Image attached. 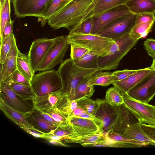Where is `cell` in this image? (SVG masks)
I'll return each instance as SVG.
<instances>
[{
	"label": "cell",
	"mask_w": 155,
	"mask_h": 155,
	"mask_svg": "<svg viewBox=\"0 0 155 155\" xmlns=\"http://www.w3.org/2000/svg\"><path fill=\"white\" fill-rule=\"evenodd\" d=\"M95 0H71L68 1L48 20L54 30L64 28L69 32L76 29L89 14Z\"/></svg>",
	"instance_id": "cell-1"
},
{
	"label": "cell",
	"mask_w": 155,
	"mask_h": 155,
	"mask_svg": "<svg viewBox=\"0 0 155 155\" xmlns=\"http://www.w3.org/2000/svg\"><path fill=\"white\" fill-rule=\"evenodd\" d=\"M104 70L102 68L88 69L81 68L71 58L63 61L57 71L62 81L63 94L73 100L75 89L82 81L98 71Z\"/></svg>",
	"instance_id": "cell-2"
},
{
	"label": "cell",
	"mask_w": 155,
	"mask_h": 155,
	"mask_svg": "<svg viewBox=\"0 0 155 155\" xmlns=\"http://www.w3.org/2000/svg\"><path fill=\"white\" fill-rule=\"evenodd\" d=\"M138 41L133 38L129 33L113 40L98 57V68L106 71L116 69L121 60Z\"/></svg>",
	"instance_id": "cell-3"
},
{
	"label": "cell",
	"mask_w": 155,
	"mask_h": 155,
	"mask_svg": "<svg viewBox=\"0 0 155 155\" xmlns=\"http://www.w3.org/2000/svg\"><path fill=\"white\" fill-rule=\"evenodd\" d=\"M31 84L34 96H37L60 91L62 87L58 71L53 69L42 71L34 74Z\"/></svg>",
	"instance_id": "cell-4"
},
{
	"label": "cell",
	"mask_w": 155,
	"mask_h": 155,
	"mask_svg": "<svg viewBox=\"0 0 155 155\" xmlns=\"http://www.w3.org/2000/svg\"><path fill=\"white\" fill-rule=\"evenodd\" d=\"M117 90L123 96L124 105L139 122L155 125V106L137 101L130 97L127 93Z\"/></svg>",
	"instance_id": "cell-5"
},
{
	"label": "cell",
	"mask_w": 155,
	"mask_h": 155,
	"mask_svg": "<svg viewBox=\"0 0 155 155\" xmlns=\"http://www.w3.org/2000/svg\"><path fill=\"white\" fill-rule=\"evenodd\" d=\"M137 15L131 13L122 16L97 35L114 40L129 34L134 25Z\"/></svg>",
	"instance_id": "cell-6"
},
{
	"label": "cell",
	"mask_w": 155,
	"mask_h": 155,
	"mask_svg": "<svg viewBox=\"0 0 155 155\" xmlns=\"http://www.w3.org/2000/svg\"><path fill=\"white\" fill-rule=\"evenodd\" d=\"M55 41L39 67L38 71H42L52 69L63 61L69 44L66 36L55 37Z\"/></svg>",
	"instance_id": "cell-7"
},
{
	"label": "cell",
	"mask_w": 155,
	"mask_h": 155,
	"mask_svg": "<svg viewBox=\"0 0 155 155\" xmlns=\"http://www.w3.org/2000/svg\"><path fill=\"white\" fill-rule=\"evenodd\" d=\"M127 93L137 101L148 104L155 95V71L151 70Z\"/></svg>",
	"instance_id": "cell-8"
},
{
	"label": "cell",
	"mask_w": 155,
	"mask_h": 155,
	"mask_svg": "<svg viewBox=\"0 0 155 155\" xmlns=\"http://www.w3.org/2000/svg\"><path fill=\"white\" fill-rule=\"evenodd\" d=\"M49 0H12L14 15L17 18L33 16L41 21L42 14Z\"/></svg>",
	"instance_id": "cell-9"
},
{
	"label": "cell",
	"mask_w": 155,
	"mask_h": 155,
	"mask_svg": "<svg viewBox=\"0 0 155 155\" xmlns=\"http://www.w3.org/2000/svg\"><path fill=\"white\" fill-rule=\"evenodd\" d=\"M69 44H73L85 47L91 51L104 49L113 40L97 34L70 33L66 36Z\"/></svg>",
	"instance_id": "cell-10"
},
{
	"label": "cell",
	"mask_w": 155,
	"mask_h": 155,
	"mask_svg": "<svg viewBox=\"0 0 155 155\" xmlns=\"http://www.w3.org/2000/svg\"><path fill=\"white\" fill-rule=\"evenodd\" d=\"M98 106L94 115L103 123L102 132L106 134L112 131L116 126L119 117L117 107L113 106L105 100L97 99Z\"/></svg>",
	"instance_id": "cell-11"
},
{
	"label": "cell",
	"mask_w": 155,
	"mask_h": 155,
	"mask_svg": "<svg viewBox=\"0 0 155 155\" xmlns=\"http://www.w3.org/2000/svg\"><path fill=\"white\" fill-rule=\"evenodd\" d=\"M55 40L42 38L37 39L32 42L28 56L33 72L38 71L39 67L47 55Z\"/></svg>",
	"instance_id": "cell-12"
},
{
	"label": "cell",
	"mask_w": 155,
	"mask_h": 155,
	"mask_svg": "<svg viewBox=\"0 0 155 155\" xmlns=\"http://www.w3.org/2000/svg\"><path fill=\"white\" fill-rule=\"evenodd\" d=\"M130 14L131 13L128 8L125 5H124L93 17L94 26L91 34H97L118 18Z\"/></svg>",
	"instance_id": "cell-13"
},
{
	"label": "cell",
	"mask_w": 155,
	"mask_h": 155,
	"mask_svg": "<svg viewBox=\"0 0 155 155\" xmlns=\"http://www.w3.org/2000/svg\"><path fill=\"white\" fill-rule=\"evenodd\" d=\"M0 98L9 106L23 113H28L34 109L30 108L16 94L6 81L0 82Z\"/></svg>",
	"instance_id": "cell-14"
},
{
	"label": "cell",
	"mask_w": 155,
	"mask_h": 155,
	"mask_svg": "<svg viewBox=\"0 0 155 155\" xmlns=\"http://www.w3.org/2000/svg\"><path fill=\"white\" fill-rule=\"evenodd\" d=\"M0 109L9 119L23 130L28 128L40 131L35 128L28 120L27 118L28 113H23L12 108L1 98Z\"/></svg>",
	"instance_id": "cell-15"
},
{
	"label": "cell",
	"mask_w": 155,
	"mask_h": 155,
	"mask_svg": "<svg viewBox=\"0 0 155 155\" xmlns=\"http://www.w3.org/2000/svg\"><path fill=\"white\" fill-rule=\"evenodd\" d=\"M69 120L77 133V137L90 135L101 132L98 125L91 119L74 116Z\"/></svg>",
	"instance_id": "cell-16"
},
{
	"label": "cell",
	"mask_w": 155,
	"mask_h": 155,
	"mask_svg": "<svg viewBox=\"0 0 155 155\" xmlns=\"http://www.w3.org/2000/svg\"><path fill=\"white\" fill-rule=\"evenodd\" d=\"M19 51L15 37L4 63L0 64V82L6 80L11 74L17 69V58Z\"/></svg>",
	"instance_id": "cell-17"
},
{
	"label": "cell",
	"mask_w": 155,
	"mask_h": 155,
	"mask_svg": "<svg viewBox=\"0 0 155 155\" xmlns=\"http://www.w3.org/2000/svg\"><path fill=\"white\" fill-rule=\"evenodd\" d=\"M152 70L150 67L137 70L134 73L120 81L112 84L116 89L127 93L146 76Z\"/></svg>",
	"instance_id": "cell-18"
},
{
	"label": "cell",
	"mask_w": 155,
	"mask_h": 155,
	"mask_svg": "<svg viewBox=\"0 0 155 155\" xmlns=\"http://www.w3.org/2000/svg\"><path fill=\"white\" fill-rule=\"evenodd\" d=\"M63 93L61 90L51 92L42 96H34L33 108L38 111L51 109L56 106Z\"/></svg>",
	"instance_id": "cell-19"
},
{
	"label": "cell",
	"mask_w": 155,
	"mask_h": 155,
	"mask_svg": "<svg viewBox=\"0 0 155 155\" xmlns=\"http://www.w3.org/2000/svg\"><path fill=\"white\" fill-rule=\"evenodd\" d=\"M117 107L119 114V118L115 127L111 131L123 134L129 125L139 121L124 103Z\"/></svg>",
	"instance_id": "cell-20"
},
{
	"label": "cell",
	"mask_w": 155,
	"mask_h": 155,
	"mask_svg": "<svg viewBox=\"0 0 155 155\" xmlns=\"http://www.w3.org/2000/svg\"><path fill=\"white\" fill-rule=\"evenodd\" d=\"M131 13H155V0H129L125 4Z\"/></svg>",
	"instance_id": "cell-21"
},
{
	"label": "cell",
	"mask_w": 155,
	"mask_h": 155,
	"mask_svg": "<svg viewBox=\"0 0 155 155\" xmlns=\"http://www.w3.org/2000/svg\"><path fill=\"white\" fill-rule=\"evenodd\" d=\"M27 115L29 121L35 127H36L37 129L45 133L50 132L58 126V125L46 120L34 109L32 111L27 114Z\"/></svg>",
	"instance_id": "cell-22"
},
{
	"label": "cell",
	"mask_w": 155,
	"mask_h": 155,
	"mask_svg": "<svg viewBox=\"0 0 155 155\" xmlns=\"http://www.w3.org/2000/svg\"><path fill=\"white\" fill-rule=\"evenodd\" d=\"M97 72L83 80L78 85L75 89L73 100L85 97H90L93 95L95 91L94 82Z\"/></svg>",
	"instance_id": "cell-23"
},
{
	"label": "cell",
	"mask_w": 155,
	"mask_h": 155,
	"mask_svg": "<svg viewBox=\"0 0 155 155\" xmlns=\"http://www.w3.org/2000/svg\"><path fill=\"white\" fill-rule=\"evenodd\" d=\"M141 123L138 122L129 125L123 134L137 141L143 143L147 145L155 146V143L153 141L143 130Z\"/></svg>",
	"instance_id": "cell-24"
},
{
	"label": "cell",
	"mask_w": 155,
	"mask_h": 155,
	"mask_svg": "<svg viewBox=\"0 0 155 155\" xmlns=\"http://www.w3.org/2000/svg\"><path fill=\"white\" fill-rule=\"evenodd\" d=\"M129 0H99L84 20L89 18L94 17L110 9L125 5Z\"/></svg>",
	"instance_id": "cell-25"
},
{
	"label": "cell",
	"mask_w": 155,
	"mask_h": 155,
	"mask_svg": "<svg viewBox=\"0 0 155 155\" xmlns=\"http://www.w3.org/2000/svg\"><path fill=\"white\" fill-rule=\"evenodd\" d=\"M104 49L97 51L91 50L80 58L73 61L76 65L82 68L88 69L98 68L97 59Z\"/></svg>",
	"instance_id": "cell-26"
},
{
	"label": "cell",
	"mask_w": 155,
	"mask_h": 155,
	"mask_svg": "<svg viewBox=\"0 0 155 155\" xmlns=\"http://www.w3.org/2000/svg\"><path fill=\"white\" fill-rule=\"evenodd\" d=\"M79 100H71L68 96L63 94L54 108L69 120L74 116V111L77 107Z\"/></svg>",
	"instance_id": "cell-27"
},
{
	"label": "cell",
	"mask_w": 155,
	"mask_h": 155,
	"mask_svg": "<svg viewBox=\"0 0 155 155\" xmlns=\"http://www.w3.org/2000/svg\"><path fill=\"white\" fill-rule=\"evenodd\" d=\"M68 1L67 0H49L42 14L41 26H44L48 20Z\"/></svg>",
	"instance_id": "cell-28"
},
{
	"label": "cell",
	"mask_w": 155,
	"mask_h": 155,
	"mask_svg": "<svg viewBox=\"0 0 155 155\" xmlns=\"http://www.w3.org/2000/svg\"><path fill=\"white\" fill-rule=\"evenodd\" d=\"M16 94L22 101L33 100L34 94L31 85L6 81Z\"/></svg>",
	"instance_id": "cell-29"
},
{
	"label": "cell",
	"mask_w": 155,
	"mask_h": 155,
	"mask_svg": "<svg viewBox=\"0 0 155 155\" xmlns=\"http://www.w3.org/2000/svg\"><path fill=\"white\" fill-rule=\"evenodd\" d=\"M106 138L105 134L102 132L90 135L75 137H70L63 141L64 143H75L81 145L83 143H96L104 140Z\"/></svg>",
	"instance_id": "cell-30"
},
{
	"label": "cell",
	"mask_w": 155,
	"mask_h": 155,
	"mask_svg": "<svg viewBox=\"0 0 155 155\" xmlns=\"http://www.w3.org/2000/svg\"><path fill=\"white\" fill-rule=\"evenodd\" d=\"M17 69L31 81L34 75L28 55L19 51L17 58Z\"/></svg>",
	"instance_id": "cell-31"
},
{
	"label": "cell",
	"mask_w": 155,
	"mask_h": 155,
	"mask_svg": "<svg viewBox=\"0 0 155 155\" xmlns=\"http://www.w3.org/2000/svg\"><path fill=\"white\" fill-rule=\"evenodd\" d=\"M154 23L150 22L134 25L129 33L130 36L138 40L146 37L151 31Z\"/></svg>",
	"instance_id": "cell-32"
},
{
	"label": "cell",
	"mask_w": 155,
	"mask_h": 155,
	"mask_svg": "<svg viewBox=\"0 0 155 155\" xmlns=\"http://www.w3.org/2000/svg\"><path fill=\"white\" fill-rule=\"evenodd\" d=\"M105 135L110 139L129 144L133 148L142 147L147 146L143 143L137 141L123 134L113 131H110Z\"/></svg>",
	"instance_id": "cell-33"
},
{
	"label": "cell",
	"mask_w": 155,
	"mask_h": 155,
	"mask_svg": "<svg viewBox=\"0 0 155 155\" xmlns=\"http://www.w3.org/2000/svg\"><path fill=\"white\" fill-rule=\"evenodd\" d=\"M105 100L113 106H119L124 103L123 96L114 87H110L107 90Z\"/></svg>",
	"instance_id": "cell-34"
},
{
	"label": "cell",
	"mask_w": 155,
	"mask_h": 155,
	"mask_svg": "<svg viewBox=\"0 0 155 155\" xmlns=\"http://www.w3.org/2000/svg\"><path fill=\"white\" fill-rule=\"evenodd\" d=\"M11 0H6L3 5L0 6V35L2 37L4 28L6 24L11 21L10 18Z\"/></svg>",
	"instance_id": "cell-35"
},
{
	"label": "cell",
	"mask_w": 155,
	"mask_h": 155,
	"mask_svg": "<svg viewBox=\"0 0 155 155\" xmlns=\"http://www.w3.org/2000/svg\"><path fill=\"white\" fill-rule=\"evenodd\" d=\"M77 107L84 110L86 112L94 115L98 106L96 101L85 97L79 99L77 103Z\"/></svg>",
	"instance_id": "cell-36"
},
{
	"label": "cell",
	"mask_w": 155,
	"mask_h": 155,
	"mask_svg": "<svg viewBox=\"0 0 155 155\" xmlns=\"http://www.w3.org/2000/svg\"><path fill=\"white\" fill-rule=\"evenodd\" d=\"M15 36L13 32L8 36L0 44V63L3 64L7 55L9 51Z\"/></svg>",
	"instance_id": "cell-37"
},
{
	"label": "cell",
	"mask_w": 155,
	"mask_h": 155,
	"mask_svg": "<svg viewBox=\"0 0 155 155\" xmlns=\"http://www.w3.org/2000/svg\"><path fill=\"white\" fill-rule=\"evenodd\" d=\"M39 111L48 114L56 122L58 126L66 125L70 123L69 120L54 107L51 109Z\"/></svg>",
	"instance_id": "cell-38"
},
{
	"label": "cell",
	"mask_w": 155,
	"mask_h": 155,
	"mask_svg": "<svg viewBox=\"0 0 155 155\" xmlns=\"http://www.w3.org/2000/svg\"><path fill=\"white\" fill-rule=\"evenodd\" d=\"M94 26L93 17H90L84 19L79 26L75 30L69 32L70 33L89 34H91Z\"/></svg>",
	"instance_id": "cell-39"
},
{
	"label": "cell",
	"mask_w": 155,
	"mask_h": 155,
	"mask_svg": "<svg viewBox=\"0 0 155 155\" xmlns=\"http://www.w3.org/2000/svg\"><path fill=\"white\" fill-rule=\"evenodd\" d=\"M111 73L102 71H98L94 81V85L106 87L112 84Z\"/></svg>",
	"instance_id": "cell-40"
},
{
	"label": "cell",
	"mask_w": 155,
	"mask_h": 155,
	"mask_svg": "<svg viewBox=\"0 0 155 155\" xmlns=\"http://www.w3.org/2000/svg\"><path fill=\"white\" fill-rule=\"evenodd\" d=\"M71 45L70 58L73 61L77 60L91 51L87 48L73 44Z\"/></svg>",
	"instance_id": "cell-41"
},
{
	"label": "cell",
	"mask_w": 155,
	"mask_h": 155,
	"mask_svg": "<svg viewBox=\"0 0 155 155\" xmlns=\"http://www.w3.org/2000/svg\"><path fill=\"white\" fill-rule=\"evenodd\" d=\"M5 81L31 85V81L17 69L13 71Z\"/></svg>",
	"instance_id": "cell-42"
},
{
	"label": "cell",
	"mask_w": 155,
	"mask_h": 155,
	"mask_svg": "<svg viewBox=\"0 0 155 155\" xmlns=\"http://www.w3.org/2000/svg\"><path fill=\"white\" fill-rule=\"evenodd\" d=\"M137 70H131L125 69L122 70H117L111 73V81L113 82L120 81L135 72Z\"/></svg>",
	"instance_id": "cell-43"
},
{
	"label": "cell",
	"mask_w": 155,
	"mask_h": 155,
	"mask_svg": "<svg viewBox=\"0 0 155 155\" xmlns=\"http://www.w3.org/2000/svg\"><path fill=\"white\" fill-rule=\"evenodd\" d=\"M155 21V13H144L137 15L134 25L150 22L154 23Z\"/></svg>",
	"instance_id": "cell-44"
},
{
	"label": "cell",
	"mask_w": 155,
	"mask_h": 155,
	"mask_svg": "<svg viewBox=\"0 0 155 155\" xmlns=\"http://www.w3.org/2000/svg\"><path fill=\"white\" fill-rule=\"evenodd\" d=\"M144 45L148 54L155 60V39H147L144 42Z\"/></svg>",
	"instance_id": "cell-45"
},
{
	"label": "cell",
	"mask_w": 155,
	"mask_h": 155,
	"mask_svg": "<svg viewBox=\"0 0 155 155\" xmlns=\"http://www.w3.org/2000/svg\"><path fill=\"white\" fill-rule=\"evenodd\" d=\"M141 126L145 133L155 143V125L141 123Z\"/></svg>",
	"instance_id": "cell-46"
},
{
	"label": "cell",
	"mask_w": 155,
	"mask_h": 155,
	"mask_svg": "<svg viewBox=\"0 0 155 155\" xmlns=\"http://www.w3.org/2000/svg\"><path fill=\"white\" fill-rule=\"evenodd\" d=\"M13 21L11 20L8 21L6 25L3 30L2 37L0 38L1 44L8 36L13 32Z\"/></svg>",
	"instance_id": "cell-47"
},
{
	"label": "cell",
	"mask_w": 155,
	"mask_h": 155,
	"mask_svg": "<svg viewBox=\"0 0 155 155\" xmlns=\"http://www.w3.org/2000/svg\"><path fill=\"white\" fill-rule=\"evenodd\" d=\"M23 130L27 133L37 138H44L45 134L41 131L28 128H25Z\"/></svg>",
	"instance_id": "cell-48"
},
{
	"label": "cell",
	"mask_w": 155,
	"mask_h": 155,
	"mask_svg": "<svg viewBox=\"0 0 155 155\" xmlns=\"http://www.w3.org/2000/svg\"><path fill=\"white\" fill-rule=\"evenodd\" d=\"M48 142L54 145L63 147H69V146L65 144L64 143L59 140H48Z\"/></svg>",
	"instance_id": "cell-49"
},
{
	"label": "cell",
	"mask_w": 155,
	"mask_h": 155,
	"mask_svg": "<svg viewBox=\"0 0 155 155\" xmlns=\"http://www.w3.org/2000/svg\"><path fill=\"white\" fill-rule=\"evenodd\" d=\"M84 111L81 108L77 107L74 111V116L78 117Z\"/></svg>",
	"instance_id": "cell-50"
},
{
	"label": "cell",
	"mask_w": 155,
	"mask_h": 155,
	"mask_svg": "<svg viewBox=\"0 0 155 155\" xmlns=\"http://www.w3.org/2000/svg\"><path fill=\"white\" fill-rule=\"evenodd\" d=\"M99 0H95L94 2L93 3L92 5L90 6V7L89 10V14L90 13L91 11L93 9L94 7L96 5V4L98 2Z\"/></svg>",
	"instance_id": "cell-51"
},
{
	"label": "cell",
	"mask_w": 155,
	"mask_h": 155,
	"mask_svg": "<svg viewBox=\"0 0 155 155\" xmlns=\"http://www.w3.org/2000/svg\"><path fill=\"white\" fill-rule=\"evenodd\" d=\"M150 68L152 70L155 71V60H153L152 64Z\"/></svg>",
	"instance_id": "cell-52"
},
{
	"label": "cell",
	"mask_w": 155,
	"mask_h": 155,
	"mask_svg": "<svg viewBox=\"0 0 155 155\" xmlns=\"http://www.w3.org/2000/svg\"><path fill=\"white\" fill-rule=\"evenodd\" d=\"M6 0H0V6H2L4 4Z\"/></svg>",
	"instance_id": "cell-53"
},
{
	"label": "cell",
	"mask_w": 155,
	"mask_h": 155,
	"mask_svg": "<svg viewBox=\"0 0 155 155\" xmlns=\"http://www.w3.org/2000/svg\"><path fill=\"white\" fill-rule=\"evenodd\" d=\"M67 0L68 1H70L71 0Z\"/></svg>",
	"instance_id": "cell-54"
}]
</instances>
